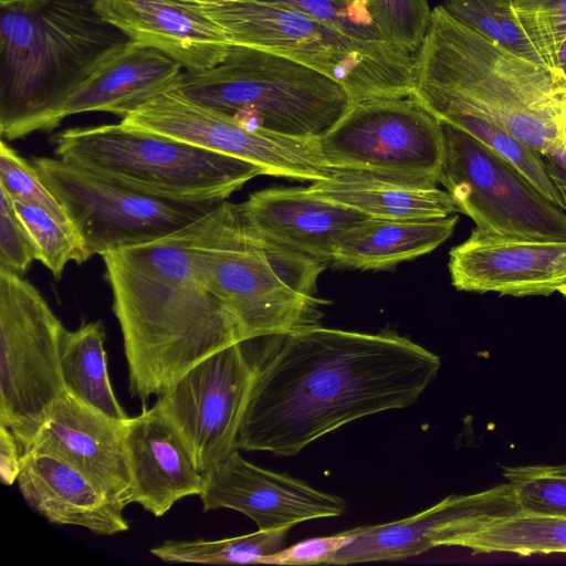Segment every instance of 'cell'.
Wrapping results in <instances>:
<instances>
[{"label": "cell", "mask_w": 566, "mask_h": 566, "mask_svg": "<svg viewBox=\"0 0 566 566\" xmlns=\"http://www.w3.org/2000/svg\"><path fill=\"white\" fill-rule=\"evenodd\" d=\"M290 530H258L247 535L212 541H167L151 548L150 553L166 563L262 564L266 556L282 549Z\"/></svg>", "instance_id": "obj_29"}, {"label": "cell", "mask_w": 566, "mask_h": 566, "mask_svg": "<svg viewBox=\"0 0 566 566\" xmlns=\"http://www.w3.org/2000/svg\"><path fill=\"white\" fill-rule=\"evenodd\" d=\"M355 537L354 528L332 536L303 539L266 556L262 564L286 566L326 564L337 551L352 543Z\"/></svg>", "instance_id": "obj_38"}, {"label": "cell", "mask_w": 566, "mask_h": 566, "mask_svg": "<svg viewBox=\"0 0 566 566\" xmlns=\"http://www.w3.org/2000/svg\"><path fill=\"white\" fill-rule=\"evenodd\" d=\"M304 13L347 36L384 41L367 0H256ZM386 42V41H385Z\"/></svg>", "instance_id": "obj_34"}, {"label": "cell", "mask_w": 566, "mask_h": 566, "mask_svg": "<svg viewBox=\"0 0 566 566\" xmlns=\"http://www.w3.org/2000/svg\"><path fill=\"white\" fill-rule=\"evenodd\" d=\"M411 96L434 118L480 117L566 163V76L492 42L441 4L416 55Z\"/></svg>", "instance_id": "obj_3"}, {"label": "cell", "mask_w": 566, "mask_h": 566, "mask_svg": "<svg viewBox=\"0 0 566 566\" xmlns=\"http://www.w3.org/2000/svg\"><path fill=\"white\" fill-rule=\"evenodd\" d=\"M510 483L469 495H449L412 516L355 528L352 543L326 565L398 560L439 546H460L493 518L520 512Z\"/></svg>", "instance_id": "obj_15"}, {"label": "cell", "mask_w": 566, "mask_h": 566, "mask_svg": "<svg viewBox=\"0 0 566 566\" xmlns=\"http://www.w3.org/2000/svg\"><path fill=\"white\" fill-rule=\"evenodd\" d=\"M258 363L239 449L293 457L359 418L413 405L439 356L389 329L321 325L281 336Z\"/></svg>", "instance_id": "obj_1"}, {"label": "cell", "mask_w": 566, "mask_h": 566, "mask_svg": "<svg viewBox=\"0 0 566 566\" xmlns=\"http://www.w3.org/2000/svg\"><path fill=\"white\" fill-rule=\"evenodd\" d=\"M461 547L478 553L522 556L566 553V517L517 512L493 518L468 535Z\"/></svg>", "instance_id": "obj_27"}, {"label": "cell", "mask_w": 566, "mask_h": 566, "mask_svg": "<svg viewBox=\"0 0 566 566\" xmlns=\"http://www.w3.org/2000/svg\"><path fill=\"white\" fill-rule=\"evenodd\" d=\"M22 453L12 431L0 423V478L4 485H12L21 470Z\"/></svg>", "instance_id": "obj_39"}, {"label": "cell", "mask_w": 566, "mask_h": 566, "mask_svg": "<svg viewBox=\"0 0 566 566\" xmlns=\"http://www.w3.org/2000/svg\"><path fill=\"white\" fill-rule=\"evenodd\" d=\"M245 128L302 140L324 136L354 104L328 76L285 56L232 44L226 59L184 73L177 88Z\"/></svg>", "instance_id": "obj_6"}, {"label": "cell", "mask_w": 566, "mask_h": 566, "mask_svg": "<svg viewBox=\"0 0 566 566\" xmlns=\"http://www.w3.org/2000/svg\"><path fill=\"white\" fill-rule=\"evenodd\" d=\"M32 164L92 256L166 237L220 203L148 196L60 158L36 157Z\"/></svg>", "instance_id": "obj_12"}, {"label": "cell", "mask_w": 566, "mask_h": 566, "mask_svg": "<svg viewBox=\"0 0 566 566\" xmlns=\"http://www.w3.org/2000/svg\"><path fill=\"white\" fill-rule=\"evenodd\" d=\"M184 69L167 54L133 41L108 55L62 107L59 118L106 112L122 119L146 102L177 90Z\"/></svg>", "instance_id": "obj_23"}, {"label": "cell", "mask_w": 566, "mask_h": 566, "mask_svg": "<svg viewBox=\"0 0 566 566\" xmlns=\"http://www.w3.org/2000/svg\"><path fill=\"white\" fill-rule=\"evenodd\" d=\"M66 328L39 290L0 270V423L27 453L63 392L60 358Z\"/></svg>", "instance_id": "obj_9"}, {"label": "cell", "mask_w": 566, "mask_h": 566, "mask_svg": "<svg viewBox=\"0 0 566 566\" xmlns=\"http://www.w3.org/2000/svg\"><path fill=\"white\" fill-rule=\"evenodd\" d=\"M520 512L566 517V464L504 468Z\"/></svg>", "instance_id": "obj_32"}, {"label": "cell", "mask_w": 566, "mask_h": 566, "mask_svg": "<svg viewBox=\"0 0 566 566\" xmlns=\"http://www.w3.org/2000/svg\"><path fill=\"white\" fill-rule=\"evenodd\" d=\"M126 421L114 420L63 390L49 409L29 451L66 461L126 507L132 493Z\"/></svg>", "instance_id": "obj_19"}, {"label": "cell", "mask_w": 566, "mask_h": 566, "mask_svg": "<svg viewBox=\"0 0 566 566\" xmlns=\"http://www.w3.org/2000/svg\"><path fill=\"white\" fill-rule=\"evenodd\" d=\"M199 496L205 512L234 510L250 517L258 530L292 528L346 511L343 497L316 490L287 473L258 467L243 459L239 450L203 474Z\"/></svg>", "instance_id": "obj_16"}, {"label": "cell", "mask_w": 566, "mask_h": 566, "mask_svg": "<svg viewBox=\"0 0 566 566\" xmlns=\"http://www.w3.org/2000/svg\"><path fill=\"white\" fill-rule=\"evenodd\" d=\"M242 345L205 358L156 401L185 439L201 474L240 450L239 431L255 377Z\"/></svg>", "instance_id": "obj_14"}, {"label": "cell", "mask_w": 566, "mask_h": 566, "mask_svg": "<svg viewBox=\"0 0 566 566\" xmlns=\"http://www.w3.org/2000/svg\"><path fill=\"white\" fill-rule=\"evenodd\" d=\"M334 170L437 184L442 167V124L411 95L354 103L319 139Z\"/></svg>", "instance_id": "obj_10"}, {"label": "cell", "mask_w": 566, "mask_h": 566, "mask_svg": "<svg viewBox=\"0 0 566 566\" xmlns=\"http://www.w3.org/2000/svg\"><path fill=\"white\" fill-rule=\"evenodd\" d=\"M559 70L566 76V41L564 42L559 54Z\"/></svg>", "instance_id": "obj_42"}, {"label": "cell", "mask_w": 566, "mask_h": 566, "mask_svg": "<svg viewBox=\"0 0 566 566\" xmlns=\"http://www.w3.org/2000/svg\"><path fill=\"white\" fill-rule=\"evenodd\" d=\"M458 221V213L416 220L373 218L339 241L331 263L359 270H387L432 252L452 235Z\"/></svg>", "instance_id": "obj_25"}, {"label": "cell", "mask_w": 566, "mask_h": 566, "mask_svg": "<svg viewBox=\"0 0 566 566\" xmlns=\"http://www.w3.org/2000/svg\"><path fill=\"white\" fill-rule=\"evenodd\" d=\"M458 291L549 296L566 284V241L492 237L473 229L448 263Z\"/></svg>", "instance_id": "obj_17"}, {"label": "cell", "mask_w": 566, "mask_h": 566, "mask_svg": "<svg viewBox=\"0 0 566 566\" xmlns=\"http://www.w3.org/2000/svg\"><path fill=\"white\" fill-rule=\"evenodd\" d=\"M243 220L261 237L322 262L354 228L373 219L311 193L307 188H269L238 205Z\"/></svg>", "instance_id": "obj_21"}, {"label": "cell", "mask_w": 566, "mask_h": 566, "mask_svg": "<svg viewBox=\"0 0 566 566\" xmlns=\"http://www.w3.org/2000/svg\"><path fill=\"white\" fill-rule=\"evenodd\" d=\"M55 154L71 165L142 193L180 202H222L259 166L163 135L118 124L67 128Z\"/></svg>", "instance_id": "obj_8"}, {"label": "cell", "mask_w": 566, "mask_h": 566, "mask_svg": "<svg viewBox=\"0 0 566 566\" xmlns=\"http://www.w3.org/2000/svg\"><path fill=\"white\" fill-rule=\"evenodd\" d=\"M0 188L12 199L34 203L56 219L71 222L34 165L22 158L4 139L0 143ZM72 223V222H71Z\"/></svg>", "instance_id": "obj_36"}, {"label": "cell", "mask_w": 566, "mask_h": 566, "mask_svg": "<svg viewBox=\"0 0 566 566\" xmlns=\"http://www.w3.org/2000/svg\"><path fill=\"white\" fill-rule=\"evenodd\" d=\"M558 293H560L566 298V284H564L559 290Z\"/></svg>", "instance_id": "obj_43"}, {"label": "cell", "mask_w": 566, "mask_h": 566, "mask_svg": "<svg viewBox=\"0 0 566 566\" xmlns=\"http://www.w3.org/2000/svg\"><path fill=\"white\" fill-rule=\"evenodd\" d=\"M51 0H0V7H13L23 10H34L43 7Z\"/></svg>", "instance_id": "obj_41"}, {"label": "cell", "mask_w": 566, "mask_h": 566, "mask_svg": "<svg viewBox=\"0 0 566 566\" xmlns=\"http://www.w3.org/2000/svg\"><path fill=\"white\" fill-rule=\"evenodd\" d=\"M201 218L160 239L102 255L123 335L128 389L143 402L164 395L210 355L245 343L240 323L200 273Z\"/></svg>", "instance_id": "obj_2"}, {"label": "cell", "mask_w": 566, "mask_h": 566, "mask_svg": "<svg viewBox=\"0 0 566 566\" xmlns=\"http://www.w3.org/2000/svg\"><path fill=\"white\" fill-rule=\"evenodd\" d=\"M96 9L130 41L167 54L187 73L214 67L233 44L198 0H96Z\"/></svg>", "instance_id": "obj_18"}, {"label": "cell", "mask_w": 566, "mask_h": 566, "mask_svg": "<svg viewBox=\"0 0 566 566\" xmlns=\"http://www.w3.org/2000/svg\"><path fill=\"white\" fill-rule=\"evenodd\" d=\"M515 12L545 65L563 73L559 54L566 41V0H515Z\"/></svg>", "instance_id": "obj_35"}, {"label": "cell", "mask_w": 566, "mask_h": 566, "mask_svg": "<svg viewBox=\"0 0 566 566\" xmlns=\"http://www.w3.org/2000/svg\"><path fill=\"white\" fill-rule=\"evenodd\" d=\"M35 260L34 244L13 200L0 188V270L22 275Z\"/></svg>", "instance_id": "obj_37"}, {"label": "cell", "mask_w": 566, "mask_h": 566, "mask_svg": "<svg viewBox=\"0 0 566 566\" xmlns=\"http://www.w3.org/2000/svg\"><path fill=\"white\" fill-rule=\"evenodd\" d=\"M438 182L480 232L507 239L566 241V212L481 142L442 124Z\"/></svg>", "instance_id": "obj_11"}, {"label": "cell", "mask_w": 566, "mask_h": 566, "mask_svg": "<svg viewBox=\"0 0 566 566\" xmlns=\"http://www.w3.org/2000/svg\"><path fill=\"white\" fill-rule=\"evenodd\" d=\"M544 158L551 177L566 195V166L549 156H544Z\"/></svg>", "instance_id": "obj_40"}, {"label": "cell", "mask_w": 566, "mask_h": 566, "mask_svg": "<svg viewBox=\"0 0 566 566\" xmlns=\"http://www.w3.org/2000/svg\"><path fill=\"white\" fill-rule=\"evenodd\" d=\"M384 41L416 56L429 28L428 0H367Z\"/></svg>", "instance_id": "obj_33"}, {"label": "cell", "mask_w": 566, "mask_h": 566, "mask_svg": "<svg viewBox=\"0 0 566 566\" xmlns=\"http://www.w3.org/2000/svg\"><path fill=\"white\" fill-rule=\"evenodd\" d=\"M17 482L28 504L51 523L81 526L98 535L129 528L123 514L125 506L57 457L24 453Z\"/></svg>", "instance_id": "obj_22"}, {"label": "cell", "mask_w": 566, "mask_h": 566, "mask_svg": "<svg viewBox=\"0 0 566 566\" xmlns=\"http://www.w3.org/2000/svg\"><path fill=\"white\" fill-rule=\"evenodd\" d=\"M120 123L242 159L263 168L270 176L315 182L331 178L336 171L322 159L316 140L245 128L178 90L157 95Z\"/></svg>", "instance_id": "obj_13"}, {"label": "cell", "mask_w": 566, "mask_h": 566, "mask_svg": "<svg viewBox=\"0 0 566 566\" xmlns=\"http://www.w3.org/2000/svg\"><path fill=\"white\" fill-rule=\"evenodd\" d=\"M306 188L315 196L375 219H433L461 213L450 195L434 184L336 170L331 178Z\"/></svg>", "instance_id": "obj_24"}, {"label": "cell", "mask_w": 566, "mask_h": 566, "mask_svg": "<svg viewBox=\"0 0 566 566\" xmlns=\"http://www.w3.org/2000/svg\"><path fill=\"white\" fill-rule=\"evenodd\" d=\"M471 135L522 175L545 199L566 212V195L551 177L544 156L480 117L449 113L436 117Z\"/></svg>", "instance_id": "obj_28"}, {"label": "cell", "mask_w": 566, "mask_h": 566, "mask_svg": "<svg viewBox=\"0 0 566 566\" xmlns=\"http://www.w3.org/2000/svg\"><path fill=\"white\" fill-rule=\"evenodd\" d=\"M13 200L41 262L60 280L69 262L77 265L92 258L87 245L71 222H63L45 209L23 200Z\"/></svg>", "instance_id": "obj_31"}, {"label": "cell", "mask_w": 566, "mask_h": 566, "mask_svg": "<svg viewBox=\"0 0 566 566\" xmlns=\"http://www.w3.org/2000/svg\"><path fill=\"white\" fill-rule=\"evenodd\" d=\"M197 258L245 343L317 326L329 303L315 296L326 263L261 237L238 205L222 201L201 218Z\"/></svg>", "instance_id": "obj_5"}, {"label": "cell", "mask_w": 566, "mask_h": 566, "mask_svg": "<svg viewBox=\"0 0 566 566\" xmlns=\"http://www.w3.org/2000/svg\"><path fill=\"white\" fill-rule=\"evenodd\" d=\"M130 40L96 0H51L34 10L0 7V134L51 130L75 91Z\"/></svg>", "instance_id": "obj_4"}, {"label": "cell", "mask_w": 566, "mask_h": 566, "mask_svg": "<svg viewBox=\"0 0 566 566\" xmlns=\"http://www.w3.org/2000/svg\"><path fill=\"white\" fill-rule=\"evenodd\" d=\"M233 44L262 49L339 83L354 103L412 95L416 56L361 41L298 11L256 0H198Z\"/></svg>", "instance_id": "obj_7"}, {"label": "cell", "mask_w": 566, "mask_h": 566, "mask_svg": "<svg viewBox=\"0 0 566 566\" xmlns=\"http://www.w3.org/2000/svg\"><path fill=\"white\" fill-rule=\"evenodd\" d=\"M124 432L130 503L160 517L179 500L201 493L203 474L179 430L157 402L130 417Z\"/></svg>", "instance_id": "obj_20"}, {"label": "cell", "mask_w": 566, "mask_h": 566, "mask_svg": "<svg viewBox=\"0 0 566 566\" xmlns=\"http://www.w3.org/2000/svg\"><path fill=\"white\" fill-rule=\"evenodd\" d=\"M106 331L103 322L83 323L66 331L60 369L64 390L77 401L117 421L130 417L117 401L109 381Z\"/></svg>", "instance_id": "obj_26"}, {"label": "cell", "mask_w": 566, "mask_h": 566, "mask_svg": "<svg viewBox=\"0 0 566 566\" xmlns=\"http://www.w3.org/2000/svg\"><path fill=\"white\" fill-rule=\"evenodd\" d=\"M442 8L455 20L500 46L544 64L515 12V0H443Z\"/></svg>", "instance_id": "obj_30"}]
</instances>
